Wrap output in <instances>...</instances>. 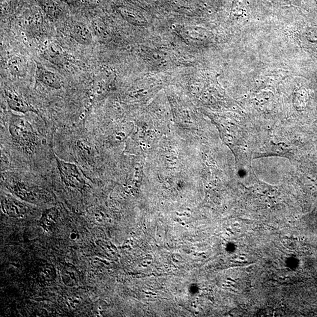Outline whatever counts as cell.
Returning <instances> with one entry per match:
<instances>
[{"label":"cell","mask_w":317,"mask_h":317,"mask_svg":"<svg viewBox=\"0 0 317 317\" xmlns=\"http://www.w3.org/2000/svg\"><path fill=\"white\" fill-rule=\"evenodd\" d=\"M9 132L13 141L26 153L34 152L37 144V136L31 124L22 116L13 115L9 124Z\"/></svg>","instance_id":"6da1fadb"},{"label":"cell","mask_w":317,"mask_h":317,"mask_svg":"<svg viewBox=\"0 0 317 317\" xmlns=\"http://www.w3.org/2000/svg\"><path fill=\"white\" fill-rule=\"evenodd\" d=\"M55 158L59 175L66 186L79 190L84 189L87 186L85 176L79 166L58 157Z\"/></svg>","instance_id":"7a4b0ae2"},{"label":"cell","mask_w":317,"mask_h":317,"mask_svg":"<svg viewBox=\"0 0 317 317\" xmlns=\"http://www.w3.org/2000/svg\"><path fill=\"white\" fill-rule=\"evenodd\" d=\"M5 97L11 110L17 112L37 113V110L20 95L13 91L5 90Z\"/></svg>","instance_id":"3957f363"},{"label":"cell","mask_w":317,"mask_h":317,"mask_svg":"<svg viewBox=\"0 0 317 317\" xmlns=\"http://www.w3.org/2000/svg\"><path fill=\"white\" fill-rule=\"evenodd\" d=\"M1 205L2 211L10 217H22L26 212V206L23 203L9 195L1 197Z\"/></svg>","instance_id":"277c9868"},{"label":"cell","mask_w":317,"mask_h":317,"mask_svg":"<svg viewBox=\"0 0 317 317\" xmlns=\"http://www.w3.org/2000/svg\"><path fill=\"white\" fill-rule=\"evenodd\" d=\"M36 77L39 81L48 87L55 89H60L63 87V82L57 74L48 70L40 64L37 65Z\"/></svg>","instance_id":"5b68a950"},{"label":"cell","mask_w":317,"mask_h":317,"mask_svg":"<svg viewBox=\"0 0 317 317\" xmlns=\"http://www.w3.org/2000/svg\"><path fill=\"white\" fill-rule=\"evenodd\" d=\"M7 68L11 76L16 78H23L28 73V63L22 56H12L8 59Z\"/></svg>","instance_id":"8992f818"},{"label":"cell","mask_w":317,"mask_h":317,"mask_svg":"<svg viewBox=\"0 0 317 317\" xmlns=\"http://www.w3.org/2000/svg\"><path fill=\"white\" fill-rule=\"evenodd\" d=\"M73 35L74 40L83 46H89L92 43V31L85 24L77 22L73 26Z\"/></svg>","instance_id":"52a82bcc"},{"label":"cell","mask_w":317,"mask_h":317,"mask_svg":"<svg viewBox=\"0 0 317 317\" xmlns=\"http://www.w3.org/2000/svg\"><path fill=\"white\" fill-rule=\"evenodd\" d=\"M59 218V211L56 208H52L43 212L41 219L39 220V225L45 231L50 232L54 229Z\"/></svg>","instance_id":"ba28073f"},{"label":"cell","mask_w":317,"mask_h":317,"mask_svg":"<svg viewBox=\"0 0 317 317\" xmlns=\"http://www.w3.org/2000/svg\"><path fill=\"white\" fill-rule=\"evenodd\" d=\"M61 276L62 282L68 287H78L82 283L79 271L74 265L70 264H66L64 265L62 270Z\"/></svg>","instance_id":"9c48e42d"},{"label":"cell","mask_w":317,"mask_h":317,"mask_svg":"<svg viewBox=\"0 0 317 317\" xmlns=\"http://www.w3.org/2000/svg\"><path fill=\"white\" fill-rule=\"evenodd\" d=\"M44 58L53 64L61 65L64 62V56L61 50L55 45H50L44 50Z\"/></svg>","instance_id":"30bf717a"},{"label":"cell","mask_w":317,"mask_h":317,"mask_svg":"<svg viewBox=\"0 0 317 317\" xmlns=\"http://www.w3.org/2000/svg\"><path fill=\"white\" fill-rule=\"evenodd\" d=\"M61 303L65 309L73 312L82 306L83 298L76 294H66L62 296Z\"/></svg>","instance_id":"8fae6325"},{"label":"cell","mask_w":317,"mask_h":317,"mask_svg":"<svg viewBox=\"0 0 317 317\" xmlns=\"http://www.w3.org/2000/svg\"><path fill=\"white\" fill-rule=\"evenodd\" d=\"M56 276L54 266L49 263H45L38 269V277L41 282L51 283L55 280Z\"/></svg>","instance_id":"7c38bea8"},{"label":"cell","mask_w":317,"mask_h":317,"mask_svg":"<svg viewBox=\"0 0 317 317\" xmlns=\"http://www.w3.org/2000/svg\"><path fill=\"white\" fill-rule=\"evenodd\" d=\"M92 31H93L95 37L101 41H106L107 37V29L104 24L101 20L95 19L91 22Z\"/></svg>","instance_id":"4fadbf2b"},{"label":"cell","mask_w":317,"mask_h":317,"mask_svg":"<svg viewBox=\"0 0 317 317\" xmlns=\"http://www.w3.org/2000/svg\"><path fill=\"white\" fill-rule=\"evenodd\" d=\"M42 7L51 17H55L58 14L59 9L53 0H43Z\"/></svg>","instance_id":"5bb4252c"},{"label":"cell","mask_w":317,"mask_h":317,"mask_svg":"<svg viewBox=\"0 0 317 317\" xmlns=\"http://www.w3.org/2000/svg\"><path fill=\"white\" fill-rule=\"evenodd\" d=\"M62 1L67 3H74L79 1V0H62Z\"/></svg>","instance_id":"9a60e30c"},{"label":"cell","mask_w":317,"mask_h":317,"mask_svg":"<svg viewBox=\"0 0 317 317\" xmlns=\"http://www.w3.org/2000/svg\"><path fill=\"white\" fill-rule=\"evenodd\" d=\"M182 225H183V226H185V224L184 223H182Z\"/></svg>","instance_id":"2e32d148"},{"label":"cell","mask_w":317,"mask_h":317,"mask_svg":"<svg viewBox=\"0 0 317 317\" xmlns=\"http://www.w3.org/2000/svg\"><path fill=\"white\" fill-rule=\"evenodd\" d=\"M143 266H144V267H147V265H143Z\"/></svg>","instance_id":"e0dca14e"}]
</instances>
